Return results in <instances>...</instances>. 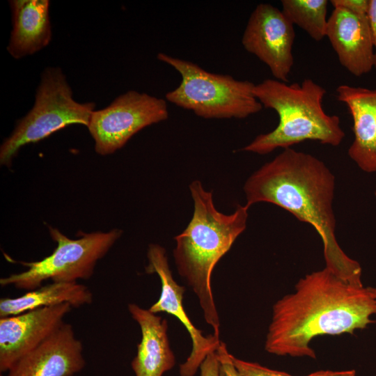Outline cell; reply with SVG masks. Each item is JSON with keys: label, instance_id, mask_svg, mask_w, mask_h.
Segmentation results:
<instances>
[{"label": "cell", "instance_id": "obj_1", "mask_svg": "<svg viewBox=\"0 0 376 376\" xmlns=\"http://www.w3.org/2000/svg\"><path fill=\"white\" fill-rule=\"evenodd\" d=\"M369 287L351 284L325 268L301 278L295 291L273 306L265 349L277 356L315 359L311 341L323 335L352 334L375 321Z\"/></svg>", "mask_w": 376, "mask_h": 376}, {"label": "cell", "instance_id": "obj_2", "mask_svg": "<svg viewBox=\"0 0 376 376\" xmlns=\"http://www.w3.org/2000/svg\"><path fill=\"white\" fill-rule=\"evenodd\" d=\"M334 191L335 177L327 165L291 148L263 165L244 185L246 205L270 203L311 225L322 240L326 267L351 284L363 285L361 265L336 240Z\"/></svg>", "mask_w": 376, "mask_h": 376}, {"label": "cell", "instance_id": "obj_3", "mask_svg": "<svg viewBox=\"0 0 376 376\" xmlns=\"http://www.w3.org/2000/svg\"><path fill=\"white\" fill-rule=\"evenodd\" d=\"M194 213L186 228L174 237L173 258L180 276L196 295L206 322L219 337V319L214 301L211 276L219 260L246 227V205H237L226 214L215 207L212 191L199 180L189 185Z\"/></svg>", "mask_w": 376, "mask_h": 376}, {"label": "cell", "instance_id": "obj_4", "mask_svg": "<svg viewBox=\"0 0 376 376\" xmlns=\"http://www.w3.org/2000/svg\"><path fill=\"white\" fill-rule=\"evenodd\" d=\"M253 92L263 107L274 110L279 120L274 130L257 136L242 150L267 155L306 140L337 146L344 139L339 117L323 109L327 91L313 80L288 84L267 79L256 84Z\"/></svg>", "mask_w": 376, "mask_h": 376}, {"label": "cell", "instance_id": "obj_5", "mask_svg": "<svg viewBox=\"0 0 376 376\" xmlns=\"http://www.w3.org/2000/svg\"><path fill=\"white\" fill-rule=\"evenodd\" d=\"M157 58L181 76L180 84L166 94V100L199 117L241 119L263 108L253 92L256 84L250 81L209 72L194 63L164 53H159Z\"/></svg>", "mask_w": 376, "mask_h": 376}, {"label": "cell", "instance_id": "obj_6", "mask_svg": "<svg viewBox=\"0 0 376 376\" xmlns=\"http://www.w3.org/2000/svg\"><path fill=\"white\" fill-rule=\"evenodd\" d=\"M94 102L80 103L59 68H47L42 73L32 109L20 119L0 148V163L10 166L20 148L38 142L73 124L88 126Z\"/></svg>", "mask_w": 376, "mask_h": 376}, {"label": "cell", "instance_id": "obj_7", "mask_svg": "<svg viewBox=\"0 0 376 376\" xmlns=\"http://www.w3.org/2000/svg\"><path fill=\"white\" fill-rule=\"evenodd\" d=\"M48 228L52 239L56 243L53 253L38 261H19L27 269L1 278L2 287L13 285L29 291L40 287L47 280L77 282L79 279H88L93 274L97 261L108 253L123 233L120 229L81 232L79 238L72 240L57 228Z\"/></svg>", "mask_w": 376, "mask_h": 376}, {"label": "cell", "instance_id": "obj_8", "mask_svg": "<svg viewBox=\"0 0 376 376\" xmlns=\"http://www.w3.org/2000/svg\"><path fill=\"white\" fill-rule=\"evenodd\" d=\"M169 117L166 101L135 91L117 97L108 107L95 110L88 130L95 152L110 155L123 147L136 133Z\"/></svg>", "mask_w": 376, "mask_h": 376}, {"label": "cell", "instance_id": "obj_9", "mask_svg": "<svg viewBox=\"0 0 376 376\" xmlns=\"http://www.w3.org/2000/svg\"><path fill=\"white\" fill-rule=\"evenodd\" d=\"M294 25L279 8L260 3L251 13L242 38L244 48L269 68L276 80L288 82L294 64Z\"/></svg>", "mask_w": 376, "mask_h": 376}, {"label": "cell", "instance_id": "obj_10", "mask_svg": "<svg viewBox=\"0 0 376 376\" xmlns=\"http://www.w3.org/2000/svg\"><path fill=\"white\" fill-rule=\"evenodd\" d=\"M147 258L146 273H156L161 281L160 297L148 310L155 314L164 312L173 315L185 326L192 341V350L187 360L180 365L179 372L180 376H194L205 357L217 351L221 340L214 334L204 336L189 320L182 305L185 288L174 280L166 249L159 244H150Z\"/></svg>", "mask_w": 376, "mask_h": 376}, {"label": "cell", "instance_id": "obj_11", "mask_svg": "<svg viewBox=\"0 0 376 376\" xmlns=\"http://www.w3.org/2000/svg\"><path fill=\"white\" fill-rule=\"evenodd\" d=\"M72 308L65 303L0 318V372H7L49 338Z\"/></svg>", "mask_w": 376, "mask_h": 376}, {"label": "cell", "instance_id": "obj_12", "mask_svg": "<svg viewBox=\"0 0 376 376\" xmlns=\"http://www.w3.org/2000/svg\"><path fill=\"white\" fill-rule=\"evenodd\" d=\"M85 365L81 341L76 337L72 325L63 322L13 365L6 376H73Z\"/></svg>", "mask_w": 376, "mask_h": 376}, {"label": "cell", "instance_id": "obj_13", "mask_svg": "<svg viewBox=\"0 0 376 376\" xmlns=\"http://www.w3.org/2000/svg\"><path fill=\"white\" fill-rule=\"evenodd\" d=\"M326 37L342 66L356 77L374 68V48L367 16L334 8Z\"/></svg>", "mask_w": 376, "mask_h": 376}, {"label": "cell", "instance_id": "obj_14", "mask_svg": "<svg viewBox=\"0 0 376 376\" xmlns=\"http://www.w3.org/2000/svg\"><path fill=\"white\" fill-rule=\"evenodd\" d=\"M336 93L353 121L354 141L349 157L362 171L376 172V89L342 84Z\"/></svg>", "mask_w": 376, "mask_h": 376}, {"label": "cell", "instance_id": "obj_15", "mask_svg": "<svg viewBox=\"0 0 376 376\" xmlns=\"http://www.w3.org/2000/svg\"><path fill=\"white\" fill-rule=\"evenodd\" d=\"M128 311L141 332L131 363L135 376H162L175 363L167 335V320L133 303L128 304Z\"/></svg>", "mask_w": 376, "mask_h": 376}, {"label": "cell", "instance_id": "obj_16", "mask_svg": "<svg viewBox=\"0 0 376 376\" xmlns=\"http://www.w3.org/2000/svg\"><path fill=\"white\" fill-rule=\"evenodd\" d=\"M13 29L7 50L15 59L32 55L52 38L49 0L10 1Z\"/></svg>", "mask_w": 376, "mask_h": 376}, {"label": "cell", "instance_id": "obj_17", "mask_svg": "<svg viewBox=\"0 0 376 376\" xmlns=\"http://www.w3.org/2000/svg\"><path fill=\"white\" fill-rule=\"evenodd\" d=\"M93 295L89 288L78 282H53L31 290L15 298L0 299V318L31 310L68 303L73 308L91 304Z\"/></svg>", "mask_w": 376, "mask_h": 376}, {"label": "cell", "instance_id": "obj_18", "mask_svg": "<svg viewBox=\"0 0 376 376\" xmlns=\"http://www.w3.org/2000/svg\"><path fill=\"white\" fill-rule=\"evenodd\" d=\"M282 12L288 19L319 42L326 37L327 0H282Z\"/></svg>", "mask_w": 376, "mask_h": 376}, {"label": "cell", "instance_id": "obj_19", "mask_svg": "<svg viewBox=\"0 0 376 376\" xmlns=\"http://www.w3.org/2000/svg\"><path fill=\"white\" fill-rule=\"evenodd\" d=\"M232 359L242 376H293L285 372L269 369L257 363L240 359L233 355Z\"/></svg>", "mask_w": 376, "mask_h": 376}, {"label": "cell", "instance_id": "obj_20", "mask_svg": "<svg viewBox=\"0 0 376 376\" xmlns=\"http://www.w3.org/2000/svg\"><path fill=\"white\" fill-rule=\"evenodd\" d=\"M216 352L219 361V376H242L234 365L232 354L228 352L224 343L221 341Z\"/></svg>", "mask_w": 376, "mask_h": 376}, {"label": "cell", "instance_id": "obj_21", "mask_svg": "<svg viewBox=\"0 0 376 376\" xmlns=\"http://www.w3.org/2000/svg\"><path fill=\"white\" fill-rule=\"evenodd\" d=\"M334 8H342L355 14L367 16L369 0H331Z\"/></svg>", "mask_w": 376, "mask_h": 376}, {"label": "cell", "instance_id": "obj_22", "mask_svg": "<svg viewBox=\"0 0 376 376\" xmlns=\"http://www.w3.org/2000/svg\"><path fill=\"white\" fill-rule=\"evenodd\" d=\"M200 376H219V361L217 352L209 354L200 366Z\"/></svg>", "mask_w": 376, "mask_h": 376}, {"label": "cell", "instance_id": "obj_23", "mask_svg": "<svg viewBox=\"0 0 376 376\" xmlns=\"http://www.w3.org/2000/svg\"><path fill=\"white\" fill-rule=\"evenodd\" d=\"M367 18L374 48V68L376 69V0H369Z\"/></svg>", "mask_w": 376, "mask_h": 376}, {"label": "cell", "instance_id": "obj_24", "mask_svg": "<svg viewBox=\"0 0 376 376\" xmlns=\"http://www.w3.org/2000/svg\"><path fill=\"white\" fill-rule=\"evenodd\" d=\"M354 370L332 371V370H319L312 373L306 376H355Z\"/></svg>", "mask_w": 376, "mask_h": 376}, {"label": "cell", "instance_id": "obj_25", "mask_svg": "<svg viewBox=\"0 0 376 376\" xmlns=\"http://www.w3.org/2000/svg\"><path fill=\"white\" fill-rule=\"evenodd\" d=\"M369 288H370L371 292L373 293V296L376 299V288L369 287Z\"/></svg>", "mask_w": 376, "mask_h": 376}, {"label": "cell", "instance_id": "obj_26", "mask_svg": "<svg viewBox=\"0 0 376 376\" xmlns=\"http://www.w3.org/2000/svg\"><path fill=\"white\" fill-rule=\"evenodd\" d=\"M375 197H376V189H375Z\"/></svg>", "mask_w": 376, "mask_h": 376}, {"label": "cell", "instance_id": "obj_27", "mask_svg": "<svg viewBox=\"0 0 376 376\" xmlns=\"http://www.w3.org/2000/svg\"><path fill=\"white\" fill-rule=\"evenodd\" d=\"M376 376V375H375Z\"/></svg>", "mask_w": 376, "mask_h": 376}]
</instances>
